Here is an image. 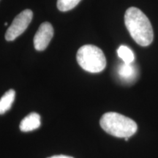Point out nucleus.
<instances>
[{
	"mask_svg": "<svg viewBox=\"0 0 158 158\" xmlns=\"http://www.w3.org/2000/svg\"><path fill=\"white\" fill-rule=\"evenodd\" d=\"M117 54L123 62L132 64L135 60V55L133 51L126 45H120L117 50Z\"/></svg>",
	"mask_w": 158,
	"mask_h": 158,
	"instance_id": "nucleus-9",
	"label": "nucleus"
},
{
	"mask_svg": "<svg viewBox=\"0 0 158 158\" xmlns=\"http://www.w3.org/2000/svg\"><path fill=\"white\" fill-rule=\"evenodd\" d=\"M5 26H7V22L5 23Z\"/></svg>",
	"mask_w": 158,
	"mask_h": 158,
	"instance_id": "nucleus-12",
	"label": "nucleus"
},
{
	"mask_svg": "<svg viewBox=\"0 0 158 158\" xmlns=\"http://www.w3.org/2000/svg\"><path fill=\"white\" fill-rule=\"evenodd\" d=\"M15 92L13 89H10L6 92L0 99V115L4 114L6 111L10 109L12 105L15 100Z\"/></svg>",
	"mask_w": 158,
	"mask_h": 158,
	"instance_id": "nucleus-8",
	"label": "nucleus"
},
{
	"mask_svg": "<svg viewBox=\"0 0 158 158\" xmlns=\"http://www.w3.org/2000/svg\"><path fill=\"white\" fill-rule=\"evenodd\" d=\"M124 23L136 43L148 46L152 43L153 29L148 17L141 10L135 7L128 8L124 14Z\"/></svg>",
	"mask_w": 158,
	"mask_h": 158,
	"instance_id": "nucleus-1",
	"label": "nucleus"
},
{
	"mask_svg": "<svg viewBox=\"0 0 158 158\" xmlns=\"http://www.w3.org/2000/svg\"><path fill=\"white\" fill-rule=\"evenodd\" d=\"M33 18V13L31 10H24L13 19L11 25L5 33L7 41H13L24 32Z\"/></svg>",
	"mask_w": 158,
	"mask_h": 158,
	"instance_id": "nucleus-4",
	"label": "nucleus"
},
{
	"mask_svg": "<svg viewBox=\"0 0 158 158\" xmlns=\"http://www.w3.org/2000/svg\"><path fill=\"white\" fill-rule=\"evenodd\" d=\"M76 59L78 64L87 72L98 73L106 68V56L101 49L95 45H83L77 52Z\"/></svg>",
	"mask_w": 158,
	"mask_h": 158,
	"instance_id": "nucleus-3",
	"label": "nucleus"
},
{
	"mask_svg": "<svg viewBox=\"0 0 158 158\" xmlns=\"http://www.w3.org/2000/svg\"><path fill=\"white\" fill-rule=\"evenodd\" d=\"M48 158H73V157H70V156H67V155H54Z\"/></svg>",
	"mask_w": 158,
	"mask_h": 158,
	"instance_id": "nucleus-11",
	"label": "nucleus"
},
{
	"mask_svg": "<svg viewBox=\"0 0 158 158\" xmlns=\"http://www.w3.org/2000/svg\"><path fill=\"white\" fill-rule=\"evenodd\" d=\"M54 36V28L48 22H44L40 26L34 37V46L37 51H44L48 47Z\"/></svg>",
	"mask_w": 158,
	"mask_h": 158,
	"instance_id": "nucleus-5",
	"label": "nucleus"
},
{
	"mask_svg": "<svg viewBox=\"0 0 158 158\" xmlns=\"http://www.w3.org/2000/svg\"><path fill=\"white\" fill-rule=\"evenodd\" d=\"M40 126V116L37 113H31L21 122L20 130L22 132H29L36 130Z\"/></svg>",
	"mask_w": 158,
	"mask_h": 158,
	"instance_id": "nucleus-7",
	"label": "nucleus"
},
{
	"mask_svg": "<svg viewBox=\"0 0 158 158\" xmlns=\"http://www.w3.org/2000/svg\"><path fill=\"white\" fill-rule=\"evenodd\" d=\"M100 124L106 133L117 138L131 137L136 133L137 124L133 119L115 112H108L102 116Z\"/></svg>",
	"mask_w": 158,
	"mask_h": 158,
	"instance_id": "nucleus-2",
	"label": "nucleus"
},
{
	"mask_svg": "<svg viewBox=\"0 0 158 158\" xmlns=\"http://www.w3.org/2000/svg\"><path fill=\"white\" fill-rule=\"evenodd\" d=\"M117 73L122 81L131 83L133 82L137 77V69L133 63L127 64L123 62L118 65Z\"/></svg>",
	"mask_w": 158,
	"mask_h": 158,
	"instance_id": "nucleus-6",
	"label": "nucleus"
},
{
	"mask_svg": "<svg viewBox=\"0 0 158 158\" xmlns=\"http://www.w3.org/2000/svg\"><path fill=\"white\" fill-rule=\"evenodd\" d=\"M81 0H57V7L60 11L66 12L73 9Z\"/></svg>",
	"mask_w": 158,
	"mask_h": 158,
	"instance_id": "nucleus-10",
	"label": "nucleus"
}]
</instances>
